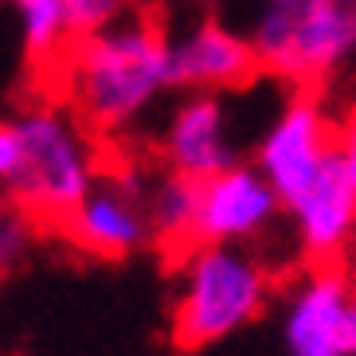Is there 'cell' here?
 <instances>
[{
    "label": "cell",
    "mask_w": 356,
    "mask_h": 356,
    "mask_svg": "<svg viewBox=\"0 0 356 356\" xmlns=\"http://www.w3.org/2000/svg\"><path fill=\"white\" fill-rule=\"evenodd\" d=\"M59 98L95 137H122L172 90L168 28L157 12L134 8L110 28L86 32L59 63Z\"/></svg>",
    "instance_id": "1"
},
{
    "label": "cell",
    "mask_w": 356,
    "mask_h": 356,
    "mask_svg": "<svg viewBox=\"0 0 356 356\" xmlns=\"http://www.w3.org/2000/svg\"><path fill=\"white\" fill-rule=\"evenodd\" d=\"M20 157L12 168L4 200L35 227L59 231L79 200L98 184L106 165L102 141L74 118L71 106L43 102L12 118Z\"/></svg>",
    "instance_id": "2"
},
{
    "label": "cell",
    "mask_w": 356,
    "mask_h": 356,
    "mask_svg": "<svg viewBox=\"0 0 356 356\" xmlns=\"http://www.w3.org/2000/svg\"><path fill=\"white\" fill-rule=\"evenodd\" d=\"M172 341L184 353L220 345L254 325L274 293V274L247 247L196 243L177 259Z\"/></svg>",
    "instance_id": "3"
},
{
    "label": "cell",
    "mask_w": 356,
    "mask_h": 356,
    "mask_svg": "<svg viewBox=\"0 0 356 356\" xmlns=\"http://www.w3.org/2000/svg\"><path fill=\"white\" fill-rule=\"evenodd\" d=\"M247 40L262 74L317 90L356 55V0H262Z\"/></svg>",
    "instance_id": "4"
},
{
    "label": "cell",
    "mask_w": 356,
    "mask_h": 356,
    "mask_svg": "<svg viewBox=\"0 0 356 356\" xmlns=\"http://www.w3.org/2000/svg\"><path fill=\"white\" fill-rule=\"evenodd\" d=\"M149 172L129 157H106L102 177L59 227L71 247L90 259H129L153 247L149 223Z\"/></svg>",
    "instance_id": "5"
},
{
    "label": "cell",
    "mask_w": 356,
    "mask_h": 356,
    "mask_svg": "<svg viewBox=\"0 0 356 356\" xmlns=\"http://www.w3.org/2000/svg\"><path fill=\"white\" fill-rule=\"evenodd\" d=\"M286 356H356V278L341 262H309L282 298Z\"/></svg>",
    "instance_id": "6"
},
{
    "label": "cell",
    "mask_w": 356,
    "mask_h": 356,
    "mask_svg": "<svg viewBox=\"0 0 356 356\" xmlns=\"http://www.w3.org/2000/svg\"><path fill=\"white\" fill-rule=\"evenodd\" d=\"M333 129L337 118L325 110L317 90H298L259 137L254 168L282 196V204L298 196L333 157Z\"/></svg>",
    "instance_id": "7"
},
{
    "label": "cell",
    "mask_w": 356,
    "mask_h": 356,
    "mask_svg": "<svg viewBox=\"0 0 356 356\" xmlns=\"http://www.w3.org/2000/svg\"><path fill=\"white\" fill-rule=\"evenodd\" d=\"M282 196L266 184L254 165H231L216 177L200 180V211H196V243H231L247 247L266 235L282 216Z\"/></svg>",
    "instance_id": "8"
},
{
    "label": "cell",
    "mask_w": 356,
    "mask_h": 356,
    "mask_svg": "<svg viewBox=\"0 0 356 356\" xmlns=\"http://www.w3.org/2000/svg\"><path fill=\"white\" fill-rule=\"evenodd\" d=\"M168 74L172 90H243L262 74L251 40L223 20H196L188 32L168 35Z\"/></svg>",
    "instance_id": "9"
},
{
    "label": "cell",
    "mask_w": 356,
    "mask_h": 356,
    "mask_svg": "<svg viewBox=\"0 0 356 356\" xmlns=\"http://www.w3.org/2000/svg\"><path fill=\"white\" fill-rule=\"evenodd\" d=\"M157 153L165 168L184 172L192 180H208L223 168L239 165V149L231 137V118L223 95L211 90H184L172 114L165 118Z\"/></svg>",
    "instance_id": "10"
},
{
    "label": "cell",
    "mask_w": 356,
    "mask_h": 356,
    "mask_svg": "<svg viewBox=\"0 0 356 356\" xmlns=\"http://www.w3.org/2000/svg\"><path fill=\"white\" fill-rule=\"evenodd\" d=\"M298 251L309 262H341L345 247L356 239V188L341 172L337 157L325 161L309 184L286 200Z\"/></svg>",
    "instance_id": "11"
},
{
    "label": "cell",
    "mask_w": 356,
    "mask_h": 356,
    "mask_svg": "<svg viewBox=\"0 0 356 356\" xmlns=\"http://www.w3.org/2000/svg\"><path fill=\"white\" fill-rule=\"evenodd\" d=\"M149 223H153V247L177 259L180 251L196 247V211H200V180L161 168L149 180Z\"/></svg>",
    "instance_id": "12"
},
{
    "label": "cell",
    "mask_w": 356,
    "mask_h": 356,
    "mask_svg": "<svg viewBox=\"0 0 356 356\" xmlns=\"http://www.w3.org/2000/svg\"><path fill=\"white\" fill-rule=\"evenodd\" d=\"M12 8H16L28 63L40 74H55L71 51V43L79 40L67 0H12Z\"/></svg>",
    "instance_id": "13"
},
{
    "label": "cell",
    "mask_w": 356,
    "mask_h": 356,
    "mask_svg": "<svg viewBox=\"0 0 356 356\" xmlns=\"http://www.w3.org/2000/svg\"><path fill=\"white\" fill-rule=\"evenodd\" d=\"M35 231L40 227H35L24 211L12 208L8 200L0 204V286L24 266V259H28V251H32Z\"/></svg>",
    "instance_id": "14"
},
{
    "label": "cell",
    "mask_w": 356,
    "mask_h": 356,
    "mask_svg": "<svg viewBox=\"0 0 356 356\" xmlns=\"http://www.w3.org/2000/svg\"><path fill=\"white\" fill-rule=\"evenodd\" d=\"M67 12H71L74 32H98V28H110L122 16L134 12V0H67Z\"/></svg>",
    "instance_id": "15"
},
{
    "label": "cell",
    "mask_w": 356,
    "mask_h": 356,
    "mask_svg": "<svg viewBox=\"0 0 356 356\" xmlns=\"http://www.w3.org/2000/svg\"><path fill=\"white\" fill-rule=\"evenodd\" d=\"M333 157H337V165H341V172L348 177V184L356 188V106L337 118V129H333Z\"/></svg>",
    "instance_id": "16"
},
{
    "label": "cell",
    "mask_w": 356,
    "mask_h": 356,
    "mask_svg": "<svg viewBox=\"0 0 356 356\" xmlns=\"http://www.w3.org/2000/svg\"><path fill=\"white\" fill-rule=\"evenodd\" d=\"M16 157H20V145H16V129L12 122H0V192L8 184L12 168H16Z\"/></svg>",
    "instance_id": "17"
},
{
    "label": "cell",
    "mask_w": 356,
    "mask_h": 356,
    "mask_svg": "<svg viewBox=\"0 0 356 356\" xmlns=\"http://www.w3.org/2000/svg\"><path fill=\"white\" fill-rule=\"evenodd\" d=\"M168 0H134V8H141V12H157V8H165Z\"/></svg>",
    "instance_id": "18"
}]
</instances>
